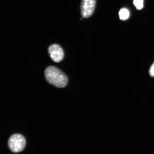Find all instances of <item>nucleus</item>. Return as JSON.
Returning <instances> with one entry per match:
<instances>
[{
	"mask_svg": "<svg viewBox=\"0 0 154 154\" xmlns=\"http://www.w3.org/2000/svg\"><path fill=\"white\" fill-rule=\"evenodd\" d=\"M45 75L48 83L57 88H64L68 83V78L66 75L55 66L47 67L45 71Z\"/></svg>",
	"mask_w": 154,
	"mask_h": 154,
	"instance_id": "nucleus-1",
	"label": "nucleus"
},
{
	"mask_svg": "<svg viewBox=\"0 0 154 154\" xmlns=\"http://www.w3.org/2000/svg\"><path fill=\"white\" fill-rule=\"evenodd\" d=\"M149 74L151 76L154 77V63L150 67L149 70Z\"/></svg>",
	"mask_w": 154,
	"mask_h": 154,
	"instance_id": "nucleus-7",
	"label": "nucleus"
},
{
	"mask_svg": "<svg viewBox=\"0 0 154 154\" xmlns=\"http://www.w3.org/2000/svg\"><path fill=\"white\" fill-rule=\"evenodd\" d=\"M130 13L128 9L125 8L121 9L119 11V15L121 20H125L129 17Z\"/></svg>",
	"mask_w": 154,
	"mask_h": 154,
	"instance_id": "nucleus-5",
	"label": "nucleus"
},
{
	"mask_svg": "<svg viewBox=\"0 0 154 154\" xmlns=\"http://www.w3.org/2000/svg\"><path fill=\"white\" fill-rule=\"evenodd\" d=\"M134 4L137 9L140 10L143 7V0H134Z\"/></svg>",
	"mask_w": 154,
	"mask_h": 154,
	"instance_id": "nucleus-6",
	"label": "nucleus"
},
{
	"mask_svg": "<svg viewBox=\"0 0 154 154\" xmlns=\"http://www.w3.org/2000/svg\"><path fill=\"white\" fill-rule=\"evenodd\" d=\"M96 4V0H82L81 13L83 18H89L93 14Z\"/></svg>",
	"mask_w": 154,
	"mask_h": 154,
	"instance_id": "nucleus-3",
	"label": "nucleus"
},
{
	"mask_svg": "<svg viewBox=\"0 0 154 154\" xmlns=\"http://www.w3.org/2000/svg\"><path fill=\"white\" fill-rule=\"evenodd\" d=\"M26 144V140L22 135L16 134L11 136L8 140V146L11 151L18 153L23 151Z\"/></svg>",
	"mask_w": 154,
	"mask_h": 154,
	"instance_id": "nucleus-2",
	"label": "nucleus"
},
{
	"mask_svg": "<svg viewBox=\"0 0 154 154\" xmlns=\"http://www.w3.org/2000/svg\"><path fill=\"white\" fill-rule=\"evenodd\" d=\"M50 57L56 63H59L63 60L64 57L63 50L60 46L57 44H53L48 49Z\"/></svg>",
	"mask_w": 154,
	"mask_h": 154,
	"instance_id": "nucleus-4",
	"label": "nucleus"
}]
</instances>
